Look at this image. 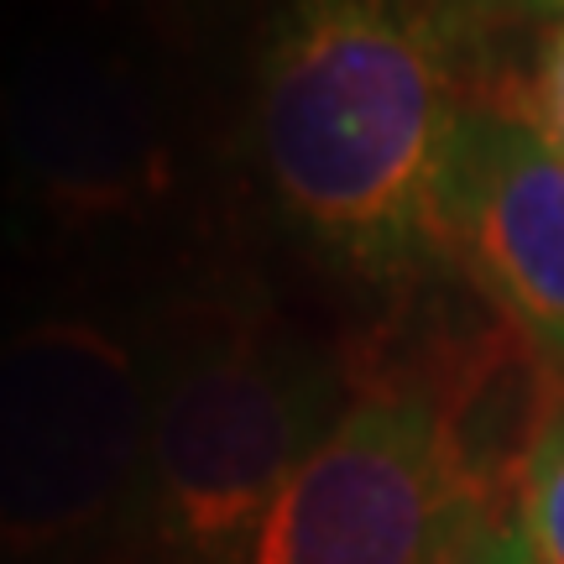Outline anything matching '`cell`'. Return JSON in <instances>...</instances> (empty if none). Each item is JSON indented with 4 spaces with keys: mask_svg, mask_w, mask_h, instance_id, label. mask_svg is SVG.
Masks as SVG:
<instances>
[{
    "mask_svg": "<svg viewBox=\"0 0 564 564\" xmlns=\"http://www.w3.org/2000/svg\"><path fill=\"white\" fill-rule=\"evenodd\" d=\"M152 377L84 314L0 335V554L53 560L147 502Z\"/></svg>",
    "mask_w": 564,
    "mask_h": 564,
    "instance_id": "3957f363",
    "label": "cell"
},
{
    "mask_svg": "<svg viewBox=\"0 0 564 564\" xmlns=\"http://www.w3.org/2000/svg\"><path fill=\"white\" fill-rule=\"evenodd\" d=\"M0 152L42 220L105 230L167 204L178 158L137 68L89 42H37L0 84Z\"/></svg>",
    "mask_w": 564,
    "mask_h": 564,
    "instance_id": "5b68a950",
    "label": "cell"
},
{
    "mask_svg": "<svg viewBox=\"0 0 564 564\" xmlns=\"http://www.w3.org/2000/svg\"><path fill=\"white\" fill-rule=\"evenodd\" d=\"M152 377L147 512L178 564H241L267 507L340 419L329 366L241 303L173 319Z\"/></svg>",
    "mask_w": 564,
    "mask_h": 564,
    "instance_id": "7a4b0ae2",
    "label": "cell"
},
{
    "mask_svg": "<svg viewBox=\"0 0 564 564\" xmlns=\"http://www.w3.org/2000/svg\"><path fill=\"white\" fill-rule=\"evenodd\" d=\"M444 47L408 0H293L262 53L257 137L278 204L366 278L444 251L455 147Z\"/></svg>",
    "mask_w": 564,
    "mask_h": 564,
    "instance_id": "6da1fadb",
    "label": "cell"
},
{
    "mask_svg": "<svg viewBox=\"0 0 564 564\" xmlns=\"http://www.w3.org/2000/svg\"><path fill=\"white\" fill-rule=\"evenodd\" d=\"M486 518L434 392L377 382L282 481L241 564H440Z\"/></svg>",
    "mask_w": 564,
    "mask_h": 564,
    "instance_id": "277c9868",
    "label": "cell"
},
{
    "mask_svg": "<svg viewBox=\"0 0 564 564\" xmlns=\"http://www.w3.org/2000/svg\"><path fill=\"white\" fill-rule=\"evenodd\" d=\"M518 523L528 533V549L539 564H564V413L544 434L539 455L523 476Z\"/></svg>",
    "mask_w": 564,
    "mask_h": 564,
    "instance_id": "52a82bcc",
    "label": "cell"
},
{
    "mask_svg": "<svg viewBox=\"0 0 564 564\" xmlns=\"http://www.w3.org/2000/svg\"><path fill=\"white\" fill-rule=\"evenodd\" d=\"M533 126H539V131L564 152V26L554 32V42H549V53H544V68H539Z\"/></svg>",
    "mask_w": 564,
    "mask_h": 564,
    "instance_id": "9c48e42d",
    "label": "cell"
},
{
    "mask_svg": "<svg viewBox=\"0 0 564 564\" xmlns=\"http://www.w3.org/2000/svg\"><path fill=\"white\" fill-rule=\"evenodd\" d=\"M444 251L564 366V152L518 110H465L444 167Z\"/></svg>",
    "mask_w": 564,
    "mask_h": 564,
    "instance_id": "8992f818",
    "label": "cell"
},
{
    "mask_svg": "<svg viewBox=\"0 0 564 564\" xmlns=\"http://www.w3.org/2000/svg\"><path fill=\"white\" fill-rule=\"evenodd\" d=\"M440 564H539L518 518H486L449 549Z\"/></svg>",
    "mask_w": 564,
    "mask_h": 564,
    "instance_id": "ba28073f",
    "label": "cell"
}]
</instances>
